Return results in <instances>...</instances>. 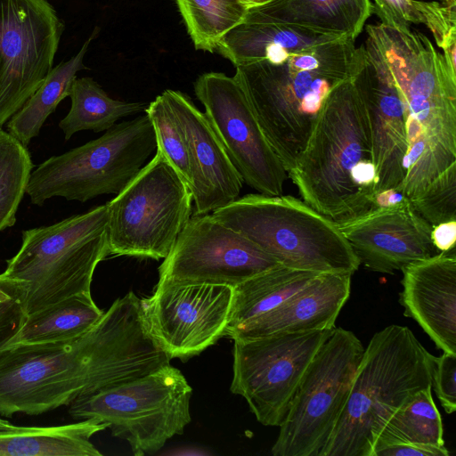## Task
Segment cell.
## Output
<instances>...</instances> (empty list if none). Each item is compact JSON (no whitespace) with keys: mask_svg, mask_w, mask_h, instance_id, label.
I'll return each instance as SVG.
<instances>
[{"mask_svg":"<svg viewBox=\"0 0 456 456\" xmlns=\"http://www.w3.org/2000/svg\"><path fill=\"white\" fill-rule=\"evenodd\" d=\"M363 48L343 37L236 67L234 77L272 149L287 173L305 148L328 95L354 78Z\"/></svg>","mask_w":456,"mask_h":456,"instance_id":"1","label":"cell"},{"mask_svg":"<svg viewBox=\"0 0 456 456\" xmlns=\"http://www.w3.org/2000/svg\"><path fill=\"white\" fill-rule=\"evenodd\" d=\"M354 79L328 95L288 172L303 201L336 223L372 209L378 185L368 110Z\"/></svg>","mask_w":456,"mask_h":456,"instance_id":"2","label":"cell"},{"mask_svg":"<svg viewBox=\"0 0 456 456\" xmlns=\"http://www.w3.org/2000/svg\"><path fill=\"white\" fill-rule=\"evenodd\" d=\"M435 359L406 326L376 332L355 371L346 404L321 456H371L389 417L432 386Z\"/></svg>","mask_w":456,"mask_h":456,"instance_id":"3","label":"cell"},{"mask_svg":"<svg viewBox=\"0 0 456 456\" xmlns=\"http://www.w3.org/2000/svg\"><path fill=\"white\" fill-rule=\"evenodd\" d=\"M108 205L53 224L22 232L21 245L0 273L26 315L81 293H91L98 264L108 252Z\"/></svg>","mask_w":456,"mask_h":456,"instance_id":"4","label":"cell"},{"mask_svg":"<svg viewBox=\"0 0 456 456\" xmlns=\"http://www.w3.org/2000/svg\"><path fill=\"white\" fill-rule=\"evenodd\" d=\"M210 216L282 265L351 275L360 266L336 222L295 197L249 193Z\"/></svg>","mask_w":456,"mask_h":456,"instance_id":"5","label":"cell"},{"mask_svg":"<svg viewBox=\"0 0 456 456\" xmlns=\"http://www.w3.org/2000/svg\"><path fill=\"white\" fill-rule=\"evenodd\" d=\"M156 149L152 124L146 114L141 115L39 164L30 174L26 193L37 206L53 197L86 202L102 194L117 195Z\"/></svg>","mask_w":456,"mask_h":456,"instance_id":"6","label":"cell"},{"mask_svg":"<svg viewBox=\"0 0 456 456\" xmlns=\"http://www.w3.org/2000/svg\"><path fill=\"white\" fill-rule=\"evenodd\" d=\"M364 53L385 72L403 103L404 119L456 151V73L423 33L379 23L366 26Z\"/></svg>","mask_w":456,"mask_h":456,"instance_id":"7","label":"cell"},{"mask_svg":"<svg viewBox=\"0 0 456 456\" xmlns=\"http://www.w3.org/2000/svg\"><path fill=\"white\" fill-rule=\"evenodd\" d=\"M192 388L169 363L141 377L75 399L69 413L77 420L106 423L135 456L159 451L191 422Z\"/></svg>","mask_w":456,"mask_h":456,"instance_id":"8","label":"cell"},{"mask_svg":"<svg viewBox=\"0 0 456 456\" xmlns=\"http://www.w3.org/2000/svg\"><path fill=\"white\" fill-rule=\"evenodd\" d=\"M192 193L156 149L108 205L109 255L164 259L192 216Z\"/></svg>","mask_w":456,"mask_h":456,"instance_id":"9","label":"cell"},{"mask_svg":"<svg viewBox=\"0 0 456 456\" xmlns=\"http://www.w3.org/2000/svg\"><path fill=\"white\" fill-rule=\"evenodd\" d=\"M364 352L351 330L334 328L320 347L292 399L271 452L321 456L346 404Z\"/></svg>","mask_w":456,"mask_h":456,"instance_id":"10","label":"cell"},{"mask_svg":"<svg viewBox=\"0 0 456 456\" xmlns=\"http://www.w3.org/2000/svg\"><path fill=\"white\" fill-rule=\"evenodd\" d=\"M333 330L234 339L231 392L246 399L259 423L279 427L310 362Z\"/></svg>","mask_w":456,"mask_h":456,"instance_id":"11","label":"cell"},{"mask_svg":"<svg viewBox=\"0 0 456 456\" xmlns=\"http://www.w3.org/2000/svg\"><path fill=\"white\" fill-rule=\"evenodd\" d=\"M87 331L66 342L0 350V414H41L84 395L88 379Z\"/></svg>","mask_w":456,"mask_h":456,"instance_id":"12","label":"cell"},{"mask_svg":"<svg viewBox=\"0 0 456 456\" xmlns=\"http://www.w3.org/2000/svg\"><path fill=\"white\" fill-rule=\"evenodd\" d=\"M63 31L47 0H0V127L52 70Z\"/></svg>","mask_w":456,"mask_h":456,"instance_id":"13","label":"cell"},{"mask_svg":"<svg viewBox=\"0 0 456 456\" xmlns=\"http://www.w3.org/2000/svg\"><path fill=\"white\" fill-rule=\"evenodd\" d=\"M194 93L243 183L258 193L282 194L288 173L263 134L234 76L204 73L194 82Z\"/></svg>","mask_w":456,"mask_h":456,"instance_id":"14","label":"cell"},{"mask_svg":"<svg viewBox=\"0 0 456 456\" xmlns=\"http://www.w3.org/2000/svg\"><path fill=\"white\" fill-rule=\"evenodd\" d=\"M281 265L243 235L214 220L191 216L159 267V282L236 287Z\"/></svg>","mask_w":456,"mask_h":456,"instance_id":"15","label":"cell"},{"mask_svg":"<svg viewBox=\"0 0 456 456\" xmlns=\"http://www.w3.org/2000/svg\"><path fill=\"white\" fill-rule=\"evenodd\" d=\"M232 298L230 286L158 281L141 307L150 334L168 357L187 360L225 336Z\"/></svg>","mask_w":456,"mask_h":456,"instance_id":"16","label":"cell"},{"mask_svg":"<svg viewBox=\"0 0 456 456\" xmlns=\"http://www.w3.org/2000/svg\"><path fill=\"white\" fill-rule=\"evenodd\" d=\"M336 224L360 265L372 272L393 274L439 253L431 240L432 226L406 197Z\"/></svg>","mask_w":456,"mask_h":456,"instance_id":"17","label":"cell"},{"mask_svg":"<svg viewBox=\"0 0 456 456\" xmlns=\"http://www.w3.org/2000/svg\"><path fill=\"white\" fill-rule=\"evenodd\" d=\"M185 134L195 210L192 216L210 214L238 199L243 180L215 134L205 113L185 94L164 92Z\"/></svg>","mask_w":456,"mask_h":456,"instance_id":"18","label":"cell"},{"mask_svg":"<svg viewBox=\"0 0 456 456\" xmlns=\"http://www.w3.org/2000/svg\"><path fill=\"white\" fill-rule=\"evenodd\" d=\"M399 303L437 348L456 354L455 248L402 269Z\"/></svg>","mask_w":456,"mask_h":456,"instance_id":"19","label":"cell"},{"mask_svg":"<svg viewBox=\"0 0 456 456\" xmlns=\"http://www.w3.org/2000/svg\"><path fill=\"white\" fill-rule=\"evenodd\" d=\"M354 80L368 110L378 175L376 193L397 189L404 176L403 159L408 150L403 103L385 72L364 50L362 65Z\"/></svg>","mask_w":456,"mask_h":456,"instance_id":"20","label":"cell"},{"mask_svg":"<svg viewBox=\"0 0 456 456\" xmlns=\"http://www.w3.org/2000/svg\"><path fill=\"white\" fill-rule=\"evenodd\" d=\"M349 273H319L273 310L242 325L227 337L249 339L280 333L324 330L336 320L351 291Z\"/></svg>","mask_w":456,"mask_h":456,"instance_id":"21","label":"cell"},{"mask_svg":"<svg viewBox=\"0 0 456 456\" xmlns=\"http://www.w3.org/2000/svg\"><path fill=\"white\" fill-rule=\"evenodd\" d=\"M343 37H348L275 21L249 8L243 20L221 38L216 52L236 68L262 61L276 51H295Z\"/></svg>","mask_w":456,"mask_h":456,"instance_id":"22","label":"cell"},{"mask_svg":"<svg viewBox=\"0 0 456 456\" xmlns=\"http://www.w3.org/2000/svg\"><path fill=\"white\" fill-rule=\"evenodd\" d=\"M253 9L275 21L354 40L373 13L370 0H273Z\"/></svg>","mask_w":456,"mask_h":456,"instance_id":"23","label":"cell"},{"mask_svg":"<svg viewBox=\"0 0 456 456\" xmlns=\"http://www.w3.org/2000/svg\"><path fill=\"white\" fill-rule=\"evenodd\" d=\"M108 428L94 419L53 427H19L0 433V456H101L92 436Z\"/></svg>","mask_w":456,"mask_h":456,"instance_id":"24","label":"cell"},{"mask_svg":"<svg viewBox=\"0 0 456 456\" xmlns=\"http://www.w3.org/2000/svg\"><path fill=\"white\" fill-rule=\"evenodd\" d=\"M317 274L279 265L234 287L225 336L279 306Z\"/></svg>","mask_w":456,"mask_h":456,"instance_id":"25","label":"cell"},{"mask_svg":"<svg viewBox=\"0 0 456 456\" xmlns=\"http://www.w3.org/2000/svg\"><path fill=\"white\" fill-rule=\"evenodd\" d=\"M103 313L93 300L91 293L74 295L26 315L20 329L7 346L76 339L88 331Z\"/></svg>","mask_w":456,"mask_h":456,"instance_id":"26","label":"cell"},{"mask_svg":"<svg viewBox=\"0 0 456 456\" xmlns=\"http://www.w3.org/2000/svg\"><path fill=\"white\" fill-rule=\"evenodd\" d=\"M97 32L95 28L75 56L53 68L43 84L7 121L8 133L24 146L38 135L47 118L69 95L77 73L86 69L84 57Z\"/></svg>","mask_w":456,"mask_h":456,"instance_id":"27","label":"cell"},{"mask_svg":"<svg viewBox=\"0 0 456 456\" xmlns=\"http://www.w3.org/2000/svg\"><path fill=\"white\" fill-rule=\"evenodd\" d=\"M69 96L70 109L59 123L66 141L84 130L106 131L120 118L144 111L147 106L112 99L92 77H76Z\"/></svg>","mask_w":456,"mask_h":456,"instance_id":"28","label":"cell"},{"mask_svg":"<svg viewBox=\"0 0 456 456\" xmlns=\"http://www.w3.org/2000/svg\"><path fill=\"white\" fill-rule=\"evenodd\" d=\"M390 444L444 447L442 418L432 396V386L416 393L389 417L376 437L372 452Z\"/></svg>","mask_w":456,"mask_h":456,"instance_id":"29","label":"cell"},{"mask_svg":"<svg viewBox=\"0 0 456 456\" xmlns=\"http://www.w3.org/2000/svg\"><path fill=\"white\" fill-rule=\"evenodd\" d=\"M196 50L215 53L248 12L240 0H175Z\"/></svg>","mask_w":456,"mask_h":456,"instance_id":"30","label":"cell"},{"mask_svg":"<svg viewBox=\"0 0 456 456\" xmlns=\"http://www.w3.org/2000/svg\"><path fill=\"white\" fill-rule=\"evenodd\" d=\"M32 168L27 147L0 127V232L15 224Z\"/></svg>","mask_w":456,"mask_h":456,"instance_id":"31","label":"cell"},{"mask_svg":"<svg viewBox=\"0 0 456 456\" xmlns=\"http://www.w3.org/2000/svg\"><path fill=\"white\" fill-rule=\"evenodd\" d=\"M453 162H456V151L423 133L408 145L403 159L404 176L396 190L410 200Z\"/></svg>","mask_w":456,"mask_h":456,"instance_id":"32","label":"cell"},{"mask_svg":"<svg viewBox=\"0 0 456 456\" xmlns=\"http://www.w3.org/2000/svg\"><path fill=\"white\" fill-rule=\"evenodd\" d=\"M157 141V149L167 158L183 181L191 187L189 148L183 129L164 93L158 95L144 110Z\"/></svg>","mask_w":456,"mask_h":456,"instance_id":"33","label":"cell"},{"mask_svg":"<svg viewBox=\"0 0 456 456\" xmlns=\"http://www.w3.org/2000/svg\"><path fill=\"white\" fill-rule=\"evenodd\" d=\"M410 200L431 226L456 220V162Z\"/></svg>","mask_w":456,"mask_h":456,"instance_id":"34","label":"cell"},{"mask_svg":"<svg viewBox=\"0 0 456 456\" xmlns=\"http://www.w3.org/2000/svg\"><path fill=\"white\" fill-rule=\"evenodd\" d=\"M417 22L432 32L437 46L443 51L456 44V8L436 1L414 0Z\"/></svg>","mask_w":456,"mask_h":456,"instance_id":"35","label":"cell"},{"mask_svg":"<svg viewBox=\"0 0 456 456\" xmlns=\"http://www.w3.org/2000/svg\"><path fill=\"white\" fill-rule=\"evenodd\" d=\"M456 354L443 352L435 359L432 387L446 413L456 410Z\"/></svg>","mask_w":456,"mask_h":456,"instance_id":"36","label":"cell"},{"mask_svg":"<svg viewBox=\"0 0 456 456\" xmlns=\"http://www.w3.org/2000/svg\"><path fill=\"white\" fill-rule=\"evenodd\" d=\"M373 13L380 23L408 30L411 25L418 24L414 0H372Z\"/></svg>","mask_w":456,"mask_h":456,"instance_id":"37","label":"cell"},{"mask_svg":"<svg viewBox=\"0 0 456 456\" xmlns=\"http://www.w3.org/2000/svg\"><path fill=\"white\" fill-rule=\"evenodd\" d=\"M10 291L7 297L0 300V350L8 346L26 317L20 297Z\"/></svg>","mask_w":456,"mask_h":456,"instance_id":"38","label":"cell"},{"mask_svg":"<svg viewBox=\"0 0 456 456\" xmlns=\"http://www.w3.org/2000/svg\"><path fill=\"white\" fill-rule=\"evenodd\" d=\"M446 447L412 444H390L377 447L372 456H448Z\"/></svg>","mask_w":456,"mask_h":456,"instance_id":"39","label":"cell"},{"mask_svg":"<svg viewBox=\"0 0 456 456\" xmlns=\"http://www.w3.org/2000/svg\"><path fill=\"white\" fill-rule=\"evenodd\" d=\"M431 240L439 252L455 248L456 220L443 222L432 226Z\"/></svg>","mask_w":456,"mask_h":456,"instance_id":"40","label":"cell"},{"mask_svg":"<svg viewBox=\"0 0 456 456\" xmlns=\"http://www.w3.org/2000/svg\"><path fill=\"white\" fill-rule=\"evenodd\" d=\"M405 197L396 189H387L378 191L374 196V207H387L402 201Z\"/></svg>","mask_w":456,"mask_h":456,"instance_id":"41","label":"cell"},{"mask_svg":"<svg viewBox=\"0 0 456 456\" xmlns=\"http://www.w3.org/2000/svg\"><path fill=\"white\" fill-rule=\"evenodd\" d=\"M16 428H17V426L12 425L8 420L0 418V433L9 431V430L14 429Z\"/></svg>","mask_w":456,"mask_h":456,"instance_id":"42","label":"cell"},{"mask_svg":"<svg viewBox=\"0 0 456 456\" xmlns=\"http://www.w3.org/2000/svg\"><path fill=\"white\" fill-rule=\"evenodd\" d=\"M11 291L8 288L0 285V300L7 297Z\"/></svg>","mask_w":456,"mask_h":456,"instance_id":"43","label":"cell"},{"mask_svg":"<svg viewBox=\"0 0 456 456\" xmlns=\"http://www.w3.org/2000/svg\"><path fill=\"white\" fill-rule=\"evenodd\" d=\"M444 4L449 7L456 8V2L452 0H443Z\"/></svg>","mask_w":456,"mask_h":456,"instance_id":"44","label":"cell"}]
</instances>
